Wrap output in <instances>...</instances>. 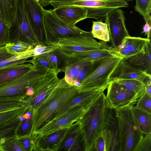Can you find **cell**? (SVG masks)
I'll return each mask as SVG.
<instances>
[{
    "label": "cell",
    "instance_id": "obj_1",
    "mask_svg": "<svg viewBox=\"0 0 151 151\" xmlns=\"http://www.w3.org/2000/svg\"><path fill=\"white\" fill-rule=\"evenodd\" d=\"M77 86H70L64 78L32 114V134L34 135L54 117L56 113L78 92Z\"/></svg>",
    "mask_w": 151,
    "mask_h": 151
},
{
    "label": "cell",
    "instance_id": "obj_2",
    "mask_svg": "<svg viewBox=\"0 0 151 151\" xmlns=\"http://www.w3.org/2000/svg\"><path fill=\"white\" fill-rule=\"evenodd\" d=\"M109 106L106 95L102 92L78 120L84 134L85 151H93L95 141L103 130Z\"/></svg>",
    "mask_w": 151,
    "mask_h": 151
},
{
    "label": "cell",
    "instance_id": "obj_3",
    "mask_svg": "<svg viewBox=\"0 0 151 151\" xmlns=\"http://www.w3.org/2000/svg\"><path fill=\"white\" fill-rule=\"evenodd\" d=\"M21 76L0 84V102L22 101L29 96L28 89L55 71L40 65Z\"/></svg>",
    "mask_w": 151,
    "mask_h": 151
},
{
    "label": "cell",
    "instance_id": "obj_4",
    "mask_svg": "<svg viewBox=\"0 0 151 151\" xmlns=\"http://www.w3.org/2000/svg\"><path fill=\"white\" fill-rule=\"evenodd\" d=\"M132 107L115 109L119 129V151H136L144 136L134 119Z\"/></svg>",
    "mask_w": 151,
    "mask_h": 151
},
{
    "label": "cell",
    "instance_id": "obj_5",
    "mask_svg": "<svg viewBox=\"0 0 151 151\" xmlns=\"http://www.w3.org/2000/svg\"><path fill=\"white\" fill-rule=\"evenodd\" d=\"M54 9L65 6H76L87 10V18L105 21L107 14L115 9L128 6L124 0H52Z\"/></svg>",
    "mask_w": 151,
    "mask_h": 151
},
{
    "label": "cell",
    "instance_id": "obj_6",
    "mask_svg": "<svg viewBox=\"0 0 151 151\" xmlns=\"http://www.w3.org/2000/svg\"><path fill=\"white\" fill-rule=\"evenodd\" d=\"M20 41L35 47L37 43L28 17L25 0H18L15 15L10 26L7 43Z\"/></svg>",
    "mask_w": 151,
    "mask_h": 151
},
{
    "label": "cell",
    "instance_id": "obj_7",
    "mask_svg": "<svg viewBox=\"0 0 151 151\" xmlns=\"http://www.w3.org/2000/svg\"><path fill=\"white\" fill-rule=\"evenodd\" d=\"M122 58L114 54L103 60L77 86L79 91L104 89L109 84L112 72Z\"/></svg>",
    "mask_w": 151,
    "mask_h": 151
},
{
    "label": "cell",
    "instance_id": "obj_8",
    "mask_svg": "<svg viewBox=\"0 0 151 151\" xmlns=\"http://www.w3.org/2000/svg\"><path fill=\"white\" fill-rule=\"evenodd\" d=\"M58 49L65 55L110 47L103 41L98 42L93 37L91 32L85 31L77 35L59 38Z\"/></svg>",
    "mask_w": 151,
    "mask_h": 151
},
{
    "label": "cell",
    "instance_id": "obj_9",
    "mask_svg": "<svg viewBox=\"0 0 151 151\" xmlns=\"http://www.w3.org/2000/svg\"><path fill=\"white\" fill-rule=\"evenodd\" d=\"M44 24L47 45L57 43L58 38L65 37L84 32L76 25L66 24L54 13L52 10L44 9Z\"/></svg>",
    "mask_w": 151,
    "mask_h": 151
},
{
    "label": "cell",
    "instance_id": "obj_10",
    "mask_svg": "<svg viewBox=\"0 0 151 151\" xmlns=\"http://www.w3.org/2000/svg\"><path fill=\"white\" fill-rule=\"evenodd\" d=\"M107 88L108 104L114 109L132 106L139 99L135 93L127 90L115 81H110Z\"/></svg>",
    "mask_w": 151,
    "mask_h": 151
},
{
    "label": "cell",
    "instance_id": "obj_11",
    "mask_svg": "<svg viewBox=\"0 0 151 151\" xmlns=\"http://www.w3.org/2000/svg\"><path fill=\"white\" fill-rule=\"evenodd\" d=\"M105 22L108 25L111 46L117 50L125 38L129 36L123 11L120 8L113 10L107 14Z\"/></svg>",
    "mask_w": 151,
    "mask_h": 151
},
{
    "label": "cell",
    "instance_id": "obj_12",
    "mask_svg": "<svg viewBox=\"0 0 151 151\" xmlns=\"http://www.w3.org/2000/svg\"><path fill=\"white\" fill-rule=\"evenodd\" d=\"M30 22L37 44L47 45L43 7L35 0H25Z\"/></svg>",
    "mask_w": 151,
    "mask_h": 151
},
{
    "label": "cell",
    "instance_id": "obj_13",
    "mask_svg": "<svg viewBox=\"0 0 151 151\" xmlns=\"http://www.w3.org/2000/svg\"><path fill=\"white\" fill-rule=\"evenodd\" d=\"M90 106L77 107L59 117L52 120L34 135L37 138L68 127L79 119Z\"/></svg>",
    "mask_w": 151,
    "mask_h": 151
},
{
    "label": "cell",
    "instance_id": "obj_14",
    "mask_svg": "<svg viewBox=\"0 0 151 151\" xmlns=\"http://www.w3.org/2000/svg\"><path fill=\"white\" fill-rule=\"evenodd\" d=\"M101 134L104 139L107 151H119V132L115 110L108 108Z\"/></svg>",
    "mask_w": 151,
    "mask_h": 151
},
{
    "label": "cell",
    "instance_id": "obj_15",
    "mask_svg": "<svg viewBox=\"0 0 151 151\" xmlns=\"http://www.w3.org/2000/svg\"><path fill=\"white\" fill-rule=\"evenodd\" d=\"M84 151V135L78 120L70 125L57 151Z\"/></svg>",
    "mask_w": 151,
    "mask_h": 151
},
{
    "label": "cell",
    "instance_id": "obj_16",
    "mask_svg": "<svg viewBox=\"0 0 151 151\" xmlns=\"http://www.w3.org/2000/svg\"><path fill=\"white\" fill-rule=\"evenodd\" d=\"M63 79V78L60 79L58 77L45 83L35 91L32 95L24 100L23 104L27 107L28 110L32 114L60 85Z\"/></svg>",
    "mask_w": 151,
    "mask_h": 151
},
{
    "label": "cell",
    "instance_id": "obj_17",
    "mask_svg": "<svg viewBox=\"0 0 151 151\" xmlns=\"http://www.w3.org/2000/svg\"><path fill=\"white\" fill-rule=\"evenodd\" d=\"M105 90L97 89L79 91L74 97L58 111L52 119L59 117L77 107L90 106L99 95L104 92Z\"/></svg>",
    "mask_w": 151,
    "mask_h": 151
},
{
    "label": "cell",
    "instance_id": "obj_18",
    "mask_svg": "<svg viewBox=\"0 0 151 151\" xmlns=\"http://www.w3.org/2000/svg\"><path fill=\"white\" fill-rule=\"evenodd\" d=\"M124 79H136L145 83L147 81L151 80V76L146 72L130 66L122 59L111 74L109 81Z\"/></svg>",
    "mask_w": 151,
    "mask_h": 151
},
{
    "label": "cell",
    "instance_id": "obj_19",
    "mask_svg": "<svg viewBox=\"0 0 151 151\" xmlns=\"http://www.w3.org/2000/svg\"><path fill=\"white\" fill-rule=\"evenodd\" d=\"M151 40L140 37H126L116 51V54L122 59L135 55L144 51Z\"/></svg>",
    "mask_w": 151,
    "mask_h": 151
},
{
    "label": "cell",
    "instance_id": "obj_20",
    "mask_svg": "<svg viewBox=\"0 0 151 151\" xmlns=\"http://www.w3.org/2000/svg\"><path fill=\"white\" fill-rule=\"evenodd\" d=\"M116 51L110 46L109 48L74 52L68 55L64 54L66 56L70 65L79 62H94L98 61L116 53Z\"/></svg>",
    "mask_w": 151,
    "mask_h": 151
},
{
    "label": "cell",
    "instance_id": "obj_21",
    "mask_svg": "<svg viewBox=\"0 0 151 151\" xmlns=\"http://www.w3.org/2000/svg\"><path fill=\"white\" fill-rule=\"evenodd\" d=\"M52 11L60 20L68 25H75L78 22L87 19V10L80 6L61 7Z\"/></svg>",
    "mask_w": 151,
    "mask_h": 151
},
{
    "label": "cell",
    "instance_id": "obj_22",
    "mask_svg": "<svg viewBox=\"0 0 151 151\" xmlns=\"http://www.w3.org/2000/svg\"><path fill=\"white\" fill-rule=\"evenodd\" d=\"M68 127L37 137L34 151H57Z\"/></svg>",
    "mask_w": 151,
    "mask_h": 151
},
{
    "label": "cell",
    "instance_id": "obj_23",
    "mask_svg": "<svg viewBox=\"0 0 151 151\" xmlns=\"http://www.w3.org/2000/svg\"><path fill=\"white\" fill-rule=\"evenodd\" d=\"M122 60L130 66L151 75V41L147 43L143 51Z\"/></svg>",
    "mask_w": 151,
    "mask_h": 151
},
{
    "label": "cell",
    "instance_id": "obj_24",
    "mask_svg": "<svg viewBox=\"0 0 151 151\" xmlns=\"http://www.w3.org/2000/svg\"><path fill=\"white\" fill-rule=\"evenodd\" d=\"M34 56L33 48L24 52L14 54L8 52L5 46H0V69L25 63L28 58Z\"/></svg>",
    "mask_w": 151,
    "mask_h": 151
},
{
    "label": "cell",
    "instance_id": "obj_25",
    "mask_svg": "<svg viewBox=\"0 0 151 151\" xmlns=\"http://www.w3.org/2000/svg\"><path fill=\"white\" fill-rule=\"evenodd\" d=\"M34 66L30 63H23L0 69V84L17 78L23 76Z\"/></svg>",
    "mask_w": 151,
    "mask_h": 151
},
{
    "label": "cell",
    "instance_id": "obj_26",
    "mask_svg": "<svg viewBox=\"0 0 151 151\" xmlns=\"http://www.w3.org/2000/svg\"><path fill=\"white\" fill-rule=\"evenodd\" d=\"M131 110L141 132L144 134L151 133V114L136 106H132Z\"/></svg>",
    "mask_w": 151,
    "mask_h": 151
},
{
    "label": "cell",
    "instance_id": "obj_27",
    "mask_svg": "<svg viewBox=\"0 0 151 151\" xmlns=\"http://www.w3.org/2000/svg\"><path fill=\"white\" fill-rule=\"evenodd\" d=\"M58 48L53 52L46 53L37 56L50 61L59 73L64 72L66 68L69 66V64L65 55Z\"/></svg>",
    "mask_w": 151,
    "mask_h": 151
},
{
    "label": "cell",
    "instance_id": "obj_28",
    "mask_svg": "<svg viewBox=\"0 0 151 151\" xmlns=\"http://www.w3.org/2000/svg\"><path fill=\"white\" fill-rule=\"evenodd\" d=\"M18 1V0H0V11L9 27L16 12Z\"/></svg>",
    "mask_w": 151,
    "mask_h": 151
},
{
    "label": "cell",
    "instance_id": "obj_29",
    "mask_svg": "<svg viewBox=\"0 0 151 151\" xmlns=\"http://www.w3.org/2000/svg\"><path fill=\"white\" fill-rule=\"evenodd\" d=\"M32 127V113L28 109L22 115V119L16 131V137L19 138L31 135Z\"/></svg>",
    "mask_w": 151,
    "mask_h": 151
},
{
    "label": "cell",
    "instance_id": "obj_30",
    "mask_svg": "<svg viewBox=\"0 0 151 151\" xmlns=\"http://www.w3.org/2000/svg\"><path fill=\"white\" fill-rule=\"evenodd\" d=\"M22 115L16 116L0 125V140L4 138L16 137V131L22 119Z\"/></svg>",
    "mask_w": 151,
    "mask_h": 151
},
{
    "label": "cell",
    "instance_id": "obj_31",
    "mask_svg": "<svg viewBox=\"0 0 151 151\" xmlns=\"http://www.w3.org/2000/svg\"><path fill=\"white\" fill-rule=\"evenodd\" d=\"M114 81L124 86L127 90L135 93L139 99L146 93L145 83L137 80L124 79Z\"/></svg>",
    "mask_w": 151,
    "mask_h": 151
},
{
    "label": "cell",
    "instance_id": "obj_32",
    "mask_svg": "<svg viewBox=\"0 0 151 151\" xmlns=\"http://www.w3.org/2000/svg\"><path fill=\"white\" fill-rule=\"evenodd\" d=\"M92 35L96 38L105 42H110L109 32L107 24L102 21H93Z\"/></svg>",
    "mask_w": 151,
    "mask_h": 151
},
{
    "label": "cell",
    "instance_id": "obj_33",
    "mask_svg": "<svg viewBox=\"0 0 151 151\" xmlns=\"http://www.w3.org/2000/svg\"><path fill=\"white\" fill-rule=\"evenodd\" d=\"M86 62H76L72 63L66 68L64 78L68 84L70 86H74V81L79 76L82 68Z\"/></svg>",
    "mask_w": 151,
    "mask_h": 151
},
{
    "label": "cell",
    "instance_id": "obj_34",
    "mask_svg": "<svg viewBox=\"0 0 151 151\" xmlns=\"http://www.w3.org/2000/svg\"><path fill=\"white\" fill-rule=\"evenodd\" d=\"M35 47L20 41H16L7 43L5 45L7 51L12 54H17L24 52L31 49Z\"/></svg>",
    "mask_w": 151,
    "mask_h": 151
},
{
    "label": "cell",
    "instance_id": "obj_35",
    "mask_svg": "<svg viewBox=\"0 0 151 151\" xmlns=\"http://www.w3.org/2000/svg\"><path fill=\"white\" fill-rule=\"evenodd\" d=\"M22 151L16 137L1 138L0 140V151Z\"/></svg>",
    "mask_w": 151,
    "mask_h": 151
},
{
    "label": "cell",
    "instance_id": "obj_36",
    "mask_svg": "<svg viewBox=\"0 0 151 151\" xmlns=\"http://www.w3.org/2000/svg\"><path fill=\"white\" fill-rule=\"evenodd\" d=\"M24 106L19 108L0 113V125H2L15 117L23 114L28 110Z\"/></svg>",
    "mask_w": 151,
    "mask_h": 151
},
{
    "label": "cell",
    "instance_id": "obj_37",
    "mask_svg": "<svg viewBox=\"0 0 151 151\" xmlns=\"http://www.w3.org/2000/svg\"><path fill=\"white\" fill-rule=\"evenodd\" d=\"M19 146L22 151L34 150L37 138L32 134L17 138Z\"/></svg>",
    "mask_w": 151,
    "mask_h": 151
},
{
    "label": "cell",
    "instance_id": "obj_38",
    "mask_svg": "<svg viewBox=\"0 0 151 151\" xmlns=\"http://www.w3.org/2000/svg\"><path fill=\"white\" fill-rule=\"evenodd\" d=\"M135 11L142 16L144 19L150 15L151 0H136Z\"/></svg>",
    "mask_w": 151,
    "mask_h": 151
},
{
    "label": "cell",
    "instance_id": "obj_39",
    "mask_svg": "<svg viewBox=\"0 0 151 151\" xmlns=\"http://www.w3.org/2000/svg\"><path fill=\"white\" fill-rule=\"evenodd\" d=\"M9 28L0 11V46H5L7 43Z\"/></svg>",
    "mask_w": 151,
    "mask_h": 151
},
{
    "label": "cell",
    "instance_id": "obj_40",
    "mask_svg": "<svg viewBox=\"0 0 151 151\" xmlns=\"http://www.w3.org/2000/svg\"><path fill=\"white\" fill-rule=\"evenodd\" d=\"M137 101L136 107L151 114V96L145 93Z\"/></svg>",
    "mask_w": 151,
    "mask_h": 151
},
{
    "label": "cell",
    "instance_id": "obj_41",
    "mask_svg": "<svg viewBox=\"0 0 151 151\" xmlns=\"http://www.w3.org/2000/svg\"><path fill=\"white\" fill-rule=\"evenodd\" d=\"M26 63H30L34 65L42 66L59 73L50 61L45 59L39 58L37 56L32 57V58L30 60H27Z\"/></svg>",
    "mask_w": 151,
    "mask_h": 151
},
{
    "label": "cell",
    "instance_id": "obj_42",
    "mask_svg": "<svg viewBox=\"0 0 151 151\" xmlns=\"http://www.w3.org/2000/svg\"><path fill=\"white\" fill-rule=\"evenodd\" d=\"M24 106H25L21 101L0 102V113Z\"/></svg>",
    "mask_w": 151,
    "mask_h": 151
},
{
    "label": "cell",
    "instance_id": "obj_43",
    "mask_svg": "<svg viewBox=\"0 0 151 151\" xmlns=\"http://www.w3.org/2000/svg\"><path fill=\"white\" fill-rule=\"evenodd\" d=\"M136 151H151V133L145 134Z\"/></svg>",
    "mask_w": 151,
    "mask_h": 151
},
{
    "label": "cell",
    "instance_id": "obj_44",
    "mask_svg": "<svg viewBox=\"0 0 151 151\" xmlns=\"http://www.w3.org/2000/svg\"><path fill=\"white\" fill-rule=\"evenodd\" d=\"M106 151L105 142L101 134L96 139L94 144L93 151Z\"/></svg>",
    "mask_w": 151,
    "mask_h": 151
},
{
    "label": "cell",
    "instance_id": "obj_45",
    "mask_svg": "<svg viewBox=\"0 0 151 151\" xmlns=\"http://www.w3.org/2000/svg\"><path fill=\"white\" fill-rule=\"evenodd\" d=\"M146 24L143 28V31L142 33H144L147 36V38L151 40V17L150 15L144 19Z\"/></svg>",
    "mask_w": 151,
    "mask_h": 151
},
{
    "label": "cell",
    "instance_id": "obj_46",
    "mask_svg": "<svg viewBox=\"0 0 151 151\" xmlns=\"http://www.w3.org/2000/svg\"><path fill=\"white\" fill-rule=\"evenodd\" d=\"M146 93L151 96V80L145 83Z\"/></svg>",
    "mask_w": 151,
    "mask_h": 151
},
{
    "label": "cell",
    "instance_id": "obj_47",
    "mask_svg": "<svg viewBox=\"0 0 151 151\" xmlns=\"http://www.w3.org/2000/svg\"><path fill=\"white\" fill-rule=\"evenodd\" d=\"M50 0H39L38 2L43 7L50 4Z\"/></svg>",
    "mask_w": 151,
    "mask_h": 151
},
{
    "label": "cell",
    "instance_id": "obj_48",
    "mask_svg": "<svg viewBox=\"0 0 151 151\" xmlns=\"http://www.w3.org/2000/svg\"><path fill=\"white\" fill-rule=\"evenodd\" d=\"M124 0L127 1H131V0Z\"/></svg>",
    "mask_w": 151,
    "mask_h": 151
},
{
    "label": "cell",
    "instance_id": "obj_49",
    "mask_svg": "<svg viewBox=\"0 0 151 151\" xmlns=\"http://www.w3.org/2000/svg\"><path fill=\"white\" fill-rule=\"evenodd\" d=\"M35 0L37 1L38 2H39V0Z\"/></svg>",
    "mask_w": 151,
    "mask_h": 151
}]
</instances>
